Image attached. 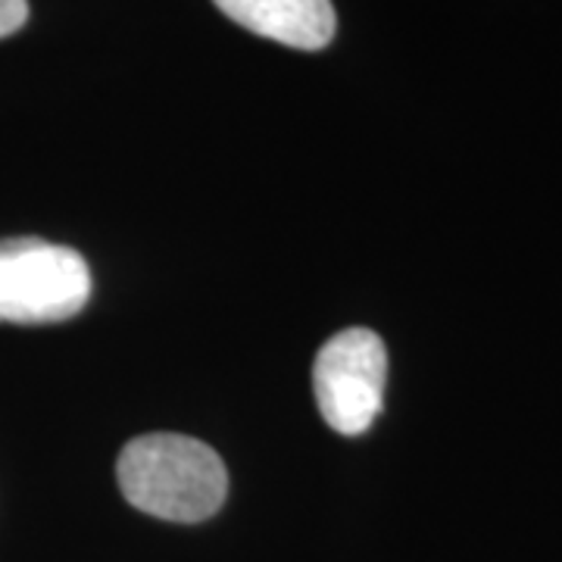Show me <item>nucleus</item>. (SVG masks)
I'll return each instance as SVG.
<instances>
[{"mask_svg":"<svg viewBox=\"0 0 562 562\" xmlns=\"http://www.w3.org/2000/svg\"><path fill=\"white\" fill-rule=\"evenodd\" d=\"M122 497L166 522H203L228 494V472L213 447L198 438L157 431L125 443L116 462Z\"/></svg>","mask_w":562,"mask_h":562,"instance_id":"nucleus-1","label":"nucleus"},{"mask_svg":"<svg viewBox=\"0 0 562 562\" xmlns=\"http://www.w3.org/2000/svg\"><path fill=\"white\" fill-rule=\"evenodd\" d=\"M232 22L294 50H322L338 32L331 0H213Z\"/></svg>","mask_w":562,"mask_h":562,"instance_id":"nucleus-4","label":"nucleus"},{"mask_svg":"<svg viewBox=\"0 0 562 562\" xmlns=\"http://www.w3.org/2000/svg\"><path fill=\"white\" fill-rule=\"evenodd\" d=\"M91 297V269L72 247L41 238L0 241V322L54 325Z\"/></svg>","mask_w":562,"mask_h":562,"instance_id":"nucleus-2","label":"nucleus"},{"mask_svg":"<svg viewBox=\"0 0 562 562\" xmlns=\"http://www.w3.org/2000/svg\"><path fill=\"white\" fill-rule=\"evenodd\" d=\"M29 20V0H0V38L20 32Z\"/></svg>","mask_w":562,"mask_h":562,"instance_id":"nucleus-5","label":"nucleus"},{"mask_svg":"<svg viewBox=\"0 0 562 562\" xmlns=\"http://www.w3.org/2000/svg\"><path fill=\"white\" fill-rule=\"evenodd\" d=\"M387 382V350L372 328H344L313 362V394L322 419L338 435H362L379 419Z\"/></svg>","mask_w":562,"mask_h":562,"instance_id":"nucleus-3","label":"nucleus"}]
</instances>
